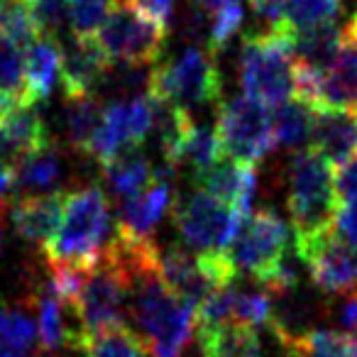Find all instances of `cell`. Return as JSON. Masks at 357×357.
Segmentation results:
<instances>
[{"label": "cell", "mask_w": 357, "mask_h": 357, "mask_svg": "<svg viewBox=\"0 0 357 357\" xmlns=\"http://www.w3.org/2000/svg\"><path fill=\"white\" fill-rule=\"evenodd\" d=\"M128 313L147 340L152 357H186L199 333V311L167 287L159 267H149L130 279Z\"/></svg>", "instance_id": "obj_1"}, {"label": "cell", "mask_w": 357, "mask_h": 357, "mask_svg": "<svg viewBox=\"0 0 357 357\" xmlns=\"http://www.w3.org/2000/svg\"><path fill=\"white\" fill-rule=\"evenodd\" d=\"M110 235V204L100 186H79L64 201V218L45 248L50 264L91 269L100 262Z\"/></svg>", "instance_id": "obj_2"}, {"label": "cell", "mask_w": 357, "mask_h": 357, "mask_svg": "<svg viewBox=\"0 0 357 357\" xmlns=\"http://www.w3.org/2000/svg\"><path fill=\"white\" fill-rule=\"evenodd\" d=\"M287 206L294 223V243L333 230L340 199L335 194L331 162L313 147L298 149L289 162Z\"/></svg>", "instance_id": "obj_3"}, {"label": "cell", "mask_w": 357, "mask_h": 357, "mask_svg": "<svg viewBox=\"0 0 357 357\" xmlns=\"http://www.w3.org/2000/svg\"><path fill=\"white\" fill-rule=\"evenodd\" d=\"M291 32V27L250 32L240 52V84L245 96L274 110L296 96Z\"/></svg>", "instance_id": "obj_4"}, {"label": "cell", "mask_w": 357, "mask_h": 357, "mask_svg": "<svg viewBox=\"0 0 357 357\" xmlns=\"http://www.w3.org/2000/svg\"><path fill=\"white\" fill-rule=\"evenodd\" d=\"M149 96L172 100L174 105L191 113V108L201 105H220V71L215 64V54L201 45L186 47L174 59L154 64L149 71Z\"/></svg>", "instance_id": "obj_5"}, {"label": "cell", "mask_w": 357, "mask_h": 357, "mask_svg": "<svg viewBox=\"0 0 357 357\" xmlns=\"http://www.w3.org/2000/svg\"><path fill=\"white\" fill-rule=\"evenodd\" d=\"M169 30L147 17L130 0H110V10L100 25L98 40L100 50L110 64H159L167 45Z\"/></svg>", "instance_id": "obj_6"}, {"label": "cell", "mask_w": 357, "mask_h": 357, "mask_svg": "<svg viewBox=\"0 0 357 357\" xmlns=\"http://www.w3.org/2000/svg\"><path fill=\"white\" fill-rule=\"evenodd\" d=\"M215 135L223 147V157L255 167L277 147L272 108L245 93L218 105Z\"/></svg>", "instance_id": "obj_7"}, {"label": "cell", "mask_w": 357, "mask_h": 357, "mask_svg": "<svg viewBox=\"0 0 357 357\" xmlns=\"http://www.w3.org/2000/svg\"><path fill=\"white\" fill-rule=\"evenodd\" d=\"M174 225L194 255H225L245 215L196 189L174 201Z\"/></svg>", "instance_id": "obj_8"}, {"label": "cell", "mask_w": 357, "mask_h": 357, "mask_svg": "<svg viewBox=\"0 0 357 357\" xmlns=\"http://www.w3.org/2000/svg\"><path fill=\"white\" fill-rule=\"evenodd\" d=\"M296 96L321 108H357V35L345 27L333 59L323 69L296 64Z\"/></svg>", "instance_id": "obj_9"}, {"label": "cell", "mask_w": 357, "mask_h": 357, "mask_svg": "<svg viewBox=\"0 0 357 357\" xmlns=\"http://www.w3.org/2000/svg\"><path fill=\"white\" fill-rule=\"evenodd\" d=\"M289 228L272 208H257L245 215L228 248L235 272H245L259 284L289 257Z\"/></svg>", "instance_id": "obj_10"}, {"label": "cell", "mask_w": 357, "mask_h": 357, "mask_svg": "<svg viewBox=\"0 0 357 357\" xmlns=\"http://www.w3.org/2000/svg\"><path fill=\"white\" fill-rule=\"evenodd\" d=\"M130 306V282L125 272L108 257H100L98 264L86 269L84 287H81L76 313L86 333L103 331V328L125 323Z\"/></svg>", "instance_id": "obj_11"}, {"label": "cell", "mask_w": 357, "mask_h": 357, "mask_svg": "<svg viewBox=\"0 0 357 357\" xmlns=\"http://www.w3.org/2000/svg\"><path fill=\"white\" fill-rule=\"evenodd\" d=\"M154 132L152 98L147 93L137 98L110 100L105 105L103 125L89 147V157L103 167L125 149H135Z\"/></svg>", "instance_id": "obj_12"}, {"label": "cell", "mask_w": 357, "mask_h": 357, "mask_svg": "<svg viewBox=\"0 0 357 357\" xmlns=\"http://www.w3.org/2000/svg\"><path fill=\"white\" fill-rule=\"evenodd\" d=\"M296 257L303 262L313 287L328 296L355 291L357 287V250L342 243L335 230L318 238L296 243Z\"/></svg>", "instance_id": "obj_13"}, {"label": "cell", "mask_w": 357, "mask_h": 357, "mask_svg": "<svg viewBox=\"0 0 357 357\" xmlns=\"http://www.w3.org/2000/svg\"><path fill=\"white\" fill-rule=\"evenodd\" d=\"M174 181L176 167L164 162V167L154 169L152 184L142 194L125 199L118 213V233L132 240H152V233L162 218L174 208Z\"/></svg>", "instance_id": "obj_14"}, {"label": "cell", "mask_w": 357, "mask_h": 357, "mask_svg": "<svg viewBox=\"0 0 357 357\" xmlns=\"http://www.w3.org/2000/svg\"><path fill=\"white\" fill-rule=\"evenodd\" d=\"M196 184H199L201 191L223 201L225 206L235 208L238 213L250 215L259 191V174L255 164L220 157L213 167L196 174Z\"/></svg>", "instance_id": "obj_15"}, {"label": "cell", "mask_w": 357, "mask_h": 357, "mask_svg": "<svg viewBox=\"0 0 357 357\" xmlns=\"http://www.w3.org/2000/svg\"><path fill=\"white\" fill-rule=\"evenodd\" d=\"M37 303V340L42 352H56L66 347L84 345V326L76 306L54 291L52 282L40 287L35 296Z\"/></svg>", "instance_id": "obj_16"}, {"label": "cell", "mask_w": 357, "mask_h": 357, "mask_svg": "<svg viewBox=\"0 0 357 357\" xmlns=\"http://www.w3.org/2000/svg\"><path fill=\"white\" fill-rule=\"evenodd\" d=\"M108 69L110 59L96 37H71L69 45L61 47V86L66 98L96 96Z\"/></svg>", "instance_id": "obj_17"}, {"label": "cell", "mask_w": 357, "mask_h": 357, "mask_svg": "<svg viewBox=\"0 0 357 357\" xmlns=\"http://www.w3.org/2000/svg\"><path fill=\"white\" fill-rule=\"evenodd\" d=\"M159 274L167 282V287L181 298L191 301L196 308L215 291L220 284L208 272L199 255L189 252V250L178 248V245H169V248H159Z\"/></svg>", "instance_id": "obj_18"}, {"label": "cell", "mask_w": 357, "mask_h": 357, "mask_svg": "<svg viewBox=\"0 0 357 357\" xmlns=\"http://www.w3.org/2000/svg\"><path fill=\"white\" fill-rule=\"evenodd\" d=\"M64 201L66 194H37L25 196L20 201H13L10 206V220L15 233L30 245H47L54 240L56 230L64 218Z\"/></svg>", "instance_id": "obj_19"}, {"label": "cell", "mask_w": 357, "mask_h": 357, "mask_svg": "<svg viewBox=\"0 0 357 357\" xmlns=\"http://www.w3.org/2000/svg\"><path fill=\"white\" fill-rule=\"evenodd\" d=\"M35 105L37 103H22L8 108L0 128V159L17 164L22 157L52 142L45 118Z\"/></svg>", "instance_id": "obj_20"}, {"label": "cell", "mask_w": 357, "mask_h": 357, "mask_svg": "<svg viewBox=\"0 0 357 357\" xmlns=\"http://www.w3.org/2000/svg\"><path fill=\"white\" fill-rule=\"evenodd\" d=\"M311 147L340 167L357 152V110L321 108L313 115Z\"/></svg>", "instance_id": "obj_21"}, {"label": "cell", "mask_w": 357, "mask_h": 357, "mask_svg": "<svg viewBox=\"0 0 357 357\" xmlns=\"http://www.w3.org/2000/svg\"><path fill=\"white\" fill-rule=\"evenodd\" d=\"M25 79L32 100H45L61 79V45L54 37H40L25 50Z\"/></svg>", "instance_id": "obj_22"}, {"label": "cell", "mask_w": 357, "mask_h": 357, "mask_svg": "<svg viewBox=\"0 0 357 357\" xmlns=\"http://www.w3.org/2000/svg\"><path fill=\"white\" fill-rule=\"evenodd\" d=\"M100 169H103V176L110 189H113V194L120 196L123 201L142 194L152 184V176H154L152 164L139 152V147L125 149L115 159L105 162Z\"/></svg>", "instance_id": "obj_23"}, {"label": "cell", "mask_w": 357, "mask_h": 357, "mask_svg": "<svg viewBox=\"0 0 357 357\" xmlns=\"http://www.w3.org/2000/svg\"><path fill=\"white\" fill-rule=\"evenodd\" d=\"M201 357H262V345L255 328L243 323H223L211 331H199Z\"/></svg>", "instance_id": "obj_24"}, {"label": "cell", "mask_w": 357, "mask_h": 357, "mask_svg": "<svg viewBox=\"0 0 357 357\" xmlns=\"http://www.w3.org/2000/svg\"><path fill=\"white\" fill-rule=\"evenodd\" d=\"M81 347L86 357H152L147 340L128 323L86 333Z\"/></svg>", "instance_id": "obj_25"}, {"label": "cell", "mask_w": 357, "mask_h": 357, "mask_svg": "<svg viewBox=\"0 0 357 357\" xmlns=\"http://www.w3.org/2000/svg\"><path fill=\"white\" fill-rule=\"evenodd\" d=\"M220 157H223V147H220V139H218V135H215V128L191 123V128L186 130L184 139L178 142L176 152L172 154L169 164H174L176 169L186 164V167L194 169V176H196V174L213 167Z\"/></svg>", "instance_id": "obj_26"}, {"label": "cell", "mask_w": 357, "mask_h": 357, "mask_svg": "<svg viewBox=\"0 0 357 357\" xmlns=\"http://www.w3.org/2000/svg\"><path fill=\"white\" fill-rule=\"evenodd\" d=\"M17 169V186L30 191H45L52 189L64 176V154L54 142L45 144L37 152L22 157L15 164Z\"/></svg>", "instance_id": "obj_27"}, {"label": "cell", "mask_w": 357, "mask_h": 357, "mask_svg": "<svg viewBox=\"0 0 357 357\" xmlns=\"http://www.w3.org/2000/svg\"><path fill=\"white\" fill-rule=\"evenodd\" d=\"M340 40H342V30H337L335 25H318V27H306V30H294L291 32L294 59L301 66L323 69L337 52Z\"/></svg>", "instance_id": "obj_28"}, {"label": "cell", "mask_w": 357, "mask_h": 357, "mask_svg": "<svg viewBox=\"0 0 357 357\" xmlns=\"http://www.w3.org/2000/svg\"><path fill=\"white\" fill-rule=\"evenodd\" d=\"M313 115L316 108L294 96L284 105L274 110V137H277V147L282 149H298L306 142H311V130H313Z\"/></svg>", "instance_id": "obj_29"}, {"label": "cell", "mask_w": 357, "mask_h": 357, "mask_svg": "<svg viewBox=\"0 0 357 357\" xmlns=\"http://www.w3.org/2000/svg\"><path fill=\"white\" fill-rule=\"evenodd\" d=\"M105 105L98 96H84V98H69L66 105V139L81 154H89L96 132L103 125Z\"/></svg>", "instance_id": "obj_30"}, {"label": "cell", "mask_w": 357, "mask_h": 357, "mask_svg": "<svg viewBox=\"0 0 357 357\" xmlns=\"http://www.w3.org/2000/svg\"><path fill=\"white\" fill-rule=\"evenodd\" d=\"M0 37L27 50L32 42L47 37L27 0H0Z\"/></svg>", "instance_id": "obj_31"}, {"label": "cell", "mask_w": 357, "mask_h": 357, "mask_svg": "<svg viewBox=\"0 0 357 357\" xmlns=\"http://www.w3.org/2000/svg\"><path fill=\"white\" fill-rule=\"evenodd\" d=\"M0 98L10 105L35 103L27 91L25 50L10 45L8 40L0 42Z\"/></svg>", "instance_id": "obj_32"}, {"label": "cell", "mask_w": 357, "mask_h": 357, "mask_svg": "<svg viewBox=\"0 0 357 357\" xmlns=\"http://www.w3.org/2000/svg\"><path fill=\"white\" fill-rule=\"evenodd\" d=\"M345 0H284L287 25L291 30H306L318 25H335Z\"/></svg>", "instance_id": "obj_33"}, {"label": "cell", "mask_w": 357, "mask_h": 357, "mask_svg": "<svg viewBox=\"0 0 357 357\" xmlns=\"http://www.w3.org/2000/svg\"><path fill=\"white\" fill-rule=\"evenodd\" d=\"M35 340H37V323L27 316V311L0 306V347L25 355V352L32 350Z\"/></svg>", "instance_id": "obj_34"}, {"label": "cell", "mask_w": 357, "mask_h": 357, "mask_svg": "<svg viewBox=\"0 0 357 357\" xmlns=\"http://www.w3.org/2000/svg\"><path fill=\"white\" fill-rule=\"evenodd\" d=\"M274 316V298L262 287L255 291H238L235 294V306H233V321L243 323L248 328H269Z\"/></svg>", "instance_id": "obj_35"}, {"label": "cell", "mask_w": 357, "mask_h": 357, "mask_svg": "<svg viewBox=\"0 0 357 357\" xmlns=\"http://www.w3.org/2000/svg\"><path fill=\"white\" fill-rule=\"evenodd\" d=\"M294 350H301L306 357H357V340L345 333L316 328Z\"/></svg>", "instance_id": "obj_36"}, {"label": "cell", "mask_w": 357, "mask_h": 357, "mask_svg": "<svg viewBox=\"0 0 357 357\" xmlns=\"http://www.w3.org/2000/svg\"><path fill=\"white\" fill-rule=\"evenodd\" d=\"M245 20L243 3H228L220 10H215L213 15H208V50L215 56L235 40V35L240 32Z\"/></svg>", "instance_id": "obj_37"}, {"label": "cell", "mask_w": 357, "mask_h": 357, "mask_svg": "<svg viewBox=\"0 0 357 357\" xmlns=\"http://www.w3.org/2000/svg\"><path fill=\"white\" fill-rule=\"evenodd\" d=\"M110 10V0H69V27L74 37H96Z\"/></svg>", "instance_id": "obj_38"}, {"label": "cell", "mask_w": 357, "mask_h": 357, "mask_svg": "<svg viewBox=\"0 0 357 357\" xmlns=\"http://www.w3.org/2000/svg\"><path fill=\"white\" fill-rule=\"evenodd\" d=\"M326 318L335 326L337 333L357 340V291L337 294L326 301Z\"/></svg>", "instance_id": "obj_39"}, {"label": "cell", "mask_w": 357, "mask_h": 357, "mask_svg": "<svg viewBox=\"0 0 357 357\" xmlns=\"http://www.w3.org/2000/svg\"><path fill=\"white\" fill-rule=\"evenodd\" d=\"M47 37L59 40V32L69 25V0H27Z\"/></svg>", "instance_id": "obj_40"}, {"label": "cell", "mask_w": 357, "mask_h": 357, "mask_svg": "<svg viewBox=\"0 0 357 357\" xmlns=\"http://www.w3.org/2000/svg\"><path fill=\"white\" fill-rule=\"evenodd\" d=\"M333 230H335V235L342 243H347L352 250H357V196L340 204L335 220H333Z\"/></svg>", "instance_id": "obj_41"}, {"label": "cell", "mask_w": 357, "mask_h": 357, "mask_svg": "<svg viewBox=\"0 0 357 357\" xmlns=\"http://www.w3.org/2000/svg\"><path fill=\"white\" fill-rule=\"evenodd\" d=\"M333 181H335V194L337 199L350 201L357 196V152L352 154L347 162H342L340 167L333 169Z\"/></svg>", "instance_id": "obj_42"}, {"label": "cell", "mask_w": 357, "mask_h": 357, "mask_svg": "<svg viewBox=\"0 0 357 357\" xmlns=\"http://www.w3.org/2000/svg\"><path fill=\"white\" fill-rule=\"evenodd\" d=\"M252 13L264 22V30H284L287 25V10L284 0H250Z\"/></svg>", "instance_id": "obj_43"}, {"label": "cell", "mask_w": 357, "mask_h": 357, "mask_svg": "<svg viewBox=\"0 0 357 357\" xmlns=\"http://www.w3.org/2000/svg\"><path fill=\"white\" fill-rule=\"evenodd\" d=\"M137 10H142L147 17H152L157 25L169 30L174 17V0H130Z\"/></svg>", "instance_id": "obj_44"}, {"label": "cell", "mask_w": 357, "mask_h": 357, "mask_svg": "<svg viewBox=\"0 0 357 357\" xmlns=\"http://www.w3.org/2000/svg\"><path fill=\"white\" fill-rule=\"evenodd\" d=\"M17 186V169L8 159H0V204L8 199L13 189Z\"/></svg>", "instance_id": "obj_45"}, {"label": "cell", "mask_w": 357, "mask_h": 357, "mask_svg": "<svg viewBox=\"0 0 357 357\" xmlns=\"http://www.w3.org/2000/svg\"><path fill=\"white\" fill-rule=\"evenodd\" d=\"M228 3H243V0H191V6H196L199 10H204L206 15H213L215 10H220Z\"/></svg>", "instance_id": "obj_46"}, {"label": "cell", "mask_w": 357, "mask_h": 357, "mask_svg": "<svg viewBox=\"0 0 357 357\" xmlns=\"http://www.w3.org/2000/svg\"><path fill=\"white\" fill-rule=\"evenodd\" d=\"M37 357H86L84 347H66V350H56V352H42Z\"/></svg>", "instance_id": "obj_47"}, {"label": "cell", "mask_w": 357, "mask_h": 357, "mask_svg": "<svg viewBox=\"0 0 357 357\" xmlns=\"http://www.w3.org/2000/svg\"><path fill=\"white\" fill-rule=\"evenodd\" d=\"M8 108H10V103H8V100H3V98H0V128H3V120H6Z\"/></svg>", "instance_id": "obj_48"}, {"label": "cell", "mask_w": 357, "mask_h": 357, "mask_svg": "<svg viewBox=\"0 0 357 357\" xmlns=\"http://www.w3.org/2000/svg\"><path fill=\"white\" fill-rule=\"evenodd\" d=\"M0 357H25L20 352H13V350H6V347H0Z\"/></svg>", "instance_id": "obj_49"}, {"label": "cell", "mask_w": 357, "mask_h": 357, "mask_svg": "<svg viewBox=\"0 0 357 357\" xmlns=\"http://www.w3.org/2000/svg\"><path fill=\"white\" fill-rule=\"evenodd\" d=\"M347 27H350V30H352V32H355V35H357V10H355V13H352L350 22H347Z\"/></svg>", "instance_id": "obj_50"}, {"label": "cell", "mask_w": 357, "mask_h": 357, "mask_svg": "<svg viewBox=\"0 0 357 357\" xmlns=\"http://www.w3.org/2000/svg\"><path fill=\"white\" fill-rule=\"evenodd\" d=\"M282 357H306L301 350H284V355Z\"/></svg>", "instance_id": "obj_51"}, {"label": "cell", "mask_w": 357, "mask_h": 357, "mask_svg": "<svg viewBox=\"0 0 357 357\" xmlns=\"http://www.w3.org/2000/svg\"><path fill=\"white\" fill-rule=\"evenodd\" d=\"M0 248H3V223H0Z\"/></svg>", "instance_id": "obj_52"}, {"label": "cell", "mask_w": 357, "mask_h": 357, "mask_svg": "<svg viewBox=\"0 0 357 357\" xmlns=\"http://www.w3.org/2000/svg\"><path fill=\"white\" fill-rule=\"evenodd\" d=\"M0 42H3V37H0Z\"/></svg>", "instance_id": "obj_53"}]
</instances>
